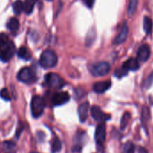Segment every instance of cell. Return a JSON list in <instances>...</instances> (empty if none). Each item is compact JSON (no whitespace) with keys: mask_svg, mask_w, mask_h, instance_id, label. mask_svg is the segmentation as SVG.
<instances>
[{"mask_svg":"<svg viewBox=\"0 0 153 153\" xmlns=\"http://www.w3.org/2000/svg\"><path fill=\"white\" fill-rule=\"evenodd\" d=\"M16 52V46L6 33H0V59L9 61Z\"/></svg>","mask_w":153,"mask_h":153,"instance_id":"cell-1","label":"cell"},{"mask_svg":"<svg viewBox=\"0 0 153 153\" xmlns=\"http://www.w3.org/2000/svg\"><path fill=\"white\" fill-rule=\"evenodd\" d=\"M58 57L57 54L51 50L44 51L40 58V64L43 68H51L57 65Z\"/></svg>","mask_w":153,"mask_h":153,"instance_id":"cell-2","label":"cell"},{"mask_svg":"<svg viewBox=\"0 0 153 153\" xmlns=\"http://www.w3.org/2000/svg\"><path fill=\"white\" fill-rule=\"evenodd\" d=\"M44 101L42 97L40 96H34L32 98V103H31V110H32V114L34 118L40 117L44 110Z\"/></svg>","mask_w":153,"mask_h":153,"instance_id":"cell-3","label":"cell"},{"mask_svg":"<svg viewBox=\"0 0 153 153\" xmlns=\"http://www.w3.org/2000/svg\"><path fill=\"white\" fill-rule=\"evenodd\" d=\"M17 79L19 81L29 84V83H33L35 81L36 79V76L33 72V70L31 68L25 67L23 68L17 74Z\"/></svg>","mask_w":153,"mask_h":153,"instance_id":"cell-4","label":"cell"},{"mask_svg":"<svg viewBox=\"0 0 153 153\" xmlns=\"http://www.w3.org/2000/svg\"><path fill=\"white\" fill-rule=\"evenodd\" d=\"M90 71L95 76H105L110 71V64L106 61H100L92 65Z\"/></svg>","mask_w":153,"mask_h":153,"instance_id":"cell-5","label":"cell"},{"mask_svg":"<svg viewBox=\"0 0 153 153\" xmlns=\"http://www.w3.org/2000/svg\"><path fill=\"white\" fill-rule=\"evenodd\" d=\"M46 84L53 88H61L65 82L61 76L56 73H49L45 76Z\"/></svg>","mask_w":153,"mask_h":153,"instance_id":"cell-6","label":"cell"},{"mask_svg":"<svg viewBox=\"0 0 153 153\" xmlns=\"http://www.w3.org/2000/svg\"><path fill=\"white\" fill-rule=\"evenodd\" d=\"M91 115L93 117L94 120L99 122V123H104L105 121H107L108 119H110V115L109 114H105L99 106L97 105H94L91 108Z\"/></svg>","mask_w":153,"mask_h":153,"instance_id":"cell-7","label":"cell"},{"mask_svg":"<svg viewBox=\"0 0 153 153\" xmlns=\"http://www.w3.org/2000/svg\"><path fill=\"white\" fill-rule=\"evenodd\" d=\"M128 34H129V27H128V25L126 24V22H124L120 28L119 33L116 35V37L114 41V43L117 44V45L122 44L123 42H124L126 41Z\"/></svg>","mask_w":153,"mask_h":153,"instance_id":"cell-8","label":"cell"},{"mask_svg":"<svg viewBox=\"0 0 153 153\" xmlns=\"http://www.w3.org/2000/svg\"><path fill=\"white\" fill-rule=\"evenodd\" d=\"M95 139L98 145H103L105 140V125L104 123H100L95 133Z\"/></svg>","mask_w":153,"mask_h":153,"instance_id":"cell-9","label":"cell"},{"mask_svg":"<svg viewBox=\"0 0 153 153\" xmlns=\"http://www.w3.org/2000/svg\"><path fill=\"white\" fill-rule=\"evenodd\" d=\"M69 100V95L67 92H57L52 97V104L54 105H61Z\"/></svg>","mask_w":153,"mask_h":153,"instance_id":"cell-10","label":"cell"},{"mask_svg":"<svg viewBox=\"0 0 153 153\" xmlns=\"http://www.w3.org/2000/svg\"><path fill=\"white\" fill-rule=\"evenodd\" d=\"M150 56V50H149V47L147 45V44H143L141 45L139 50H138V52H137V59L139 61H141V62H145L149 59Z\"/></svg>","mask_w":153,"mask_h":153,"instance_id":"cell-11","label":"cell"},{"mask_svg":"<svg viewBox=\"0 0 153 153\" xmlns=\"http://www.w3.org/2000/svg\"><path fill=\"white\" fill-rule=\"evenodd\" d=\"M122 68L127 72H129L130 70H137L140 68V61L135 58H130L123 64Z\"/></svg>","mask_w":153,"mask_h":153,"instance_id":"cell-12","label":"cell"},{"mask_svg":"<svg viewBox=\"0 0 153 153\" xmlns=\"http://www.w3.org/2000/svg\"><path fill=\"white\" fill-rule=\"evenodd\" d=\"M111 81L107 80V81H101V82H97L93 86V89L96 93L97 94H102L105 93L106 90H108L111 88Z\"/></svg>","mask_w":153,"mask_h":153,"instance_id":"cell-13","label":"cell"},{"mask_svg":"<svg viewBox=\"0 0 153 153\" xmlns=\"http://www.w3.org/2000/svg\"><path fill=\"white\" fill-rule=\"evenodd\" d=\"M88 109H89L88 102H85L79 106V120L82 123H84L88 118Z\"/></svg>","mask_w":153,"mask_h":153,"instance_id":"cell-14","label":"cell"},{"mask_svg":"<svg viewBox=\"0 0 153 153\" xmlns=\"http://www.w3.org/2000/svg\"><path fill=\"white\" fill-rule=\"evenodd\" d=\"M7 28L9 29V31L13 33L16 34L19 29V21L17 18L16 17H12L8 20L7 22Z\"/></svg>","mask_w":153,"mask_h":153,"instance_id":"cell-15","label":"cell"},{"mask_svg":"<svg viewBox=\"0 0 153 153\" xmlns=\"http://www.w3.org/2000/svg\"><path fill=\"white\" fill-rule=\"evenodd\" d=\"M17 55H18L19 58H21V59H23L25 60H28L32 57V54H31L30 51L26 47H24V46L19 48V50L17 51Z\"/></svg>","mask_w":153,"mask_h":153,"instance_id":"cell-16","label":"cell"},{"mask_svg":"<svg viewBox=\"0 0 153 153\" xmlns=\"http://www.w3.org/2000/svg\"><path fill=\"white\" fill-rule=\"evenodd\" d=\"M152 27H153V24H152L151 18L149 17V16H145L144 20H143V29H144L146 34H150L151 33Z\"/></svg>","mask_w":153,"mask_h":153,"instance_id":"cell-17","label":"cell"},{"mask_svg":"<svg viewBox=\"0 0 153 153\" xmlns=\"http://www.w3.org/2000/svg\"><path fill=\"white\" fill-rule=\"evenodd\" d=\"M35 5V0H25L24 2V12L27 15H30Z\"/></svg>","mask_w":153,"mask_h":153,"instance_id":"cell-18","label":"cell"},{"mask_svg":"<svg viewBox=\"0 0 153 153\" xmlns=\"http://www.w3.org/2000/svg\"><path fill=\"white\" fill-rule=\"evenodd\" d=\"M137 7H138V0H130L128 9H127V13L130 16H133L136 13Z\"/></svg>","mask_w":153,"mask_h":153,"instance_id":"cell-19","label":"cell"},{"mask_svg":"<svg viewBox=\"0 0 153 153\" xmlns=\"http://www.w3.org/2000/svg\"><path fill=\"white\" fill-rule=\"evenodd\" d=\"M13 10L16 15H20L22 13V11L24 10V3L21 0H16L13 4Z\"/></svg>","mask_w":153,"mask_h":153,"instance_id":"cell-20","label":"cell"},{"mask_svg":"<svg viewBox=\"0 0 153 153\" xmlns=\"http://www.w3.org/2000/svg\"><path fill=\"white\" fill-rule=\"evenodd\" d=\"M61 149V142L58 138H55L52 141V145H51V151L53 153H56L58 151H59Z\"/></svg>","mask_w":153,"mask_h":153,"instance_id":"cell-21","label":"cell"},{"mask_svg":"<svg viewBox=\"0 0 153 153\" xmlns=\"http://www.w3.org/2000/svg\"><path fill=\"white\" fill-rule=\"evenodd\" d=\"M123 153H134V145L132 142L129 141L124 144Z\"/></svg>","mask_w":153,"mask_h":153,"instance_id":"cell-22","label":"cell"},{"mask_svg":"<svg viewBox=\"0 0 153 153\" xmlns=\"http://www.w3.org/2000/svg\"><path fill=\"white\" fill-rule=\"evenodd\" d=\"M130 118H131L130 113H125V114H123V118H122V121H121V129H122V130L125 129V127L127 126V124H128V123H129Z\"/></svg>","mask_w":153,"mask_h":153,"instance_id":"cell-23","label":"cell"},{"mask_svg":"<svg viewBox=\"0 0 153 153\" xmlns=\"http://www.w3.org/2000/svg\"><path fill=\"white\" fill-rule=\"evenodd\" d=\"M153 84V72L150 73L147 78L145 79L144 82H143V87L145 88H149L151 87V85Z\"/></svg>","mask_w":153,"mask_h":153,"instance_id":"cell-24","label":"cell"},{"mask_svg":"<svg viewBox=\"0 0 153 153\" xmlns=\"http://www.w3.org/2000/svg\"><path fill=\"white\" fill-rule=\"evenodd\" d=\"M0 97H1L4 100L6 101H10L11 100V96L8 92V90L7 88H3L1 91H0Z\"/></svg>","mask_w":153,"mask_h":153,"instance_id":"cell-25","label":"cell"},{"mask_svg":"<svg viewBox=\"0 0 153 153\" xmlns=\"http://www.w3.org/2000/svg\"><path fill=\"white\" fill-rule=\"evenodd\" d=\"M127 74H128V72L125 69H123V68H120L116 69L115 73H114L115 76H117V78H119V79L122 78V76H125V75H127Z\"/></svg>","mask_w":153,"mask_h":153,"instance_id":"cell-26","label":"cell"},{"mask_svg":"<svg viewBox=\"0 0 153 153\" xmlns=\"http://www.w3.org/2000/svg\"><path fill=\"white\" fill-rule=\"evenodd\" d=\"M4 146H5V149H7V150H9V151H12L14 149V148L16 147L15 143L12 142V141H6L4 143Z\"/></svg>","mask_w":153,"mask_h":153,"instance_id":"cell-27","label":"cell"},{"mask_svg":"<svg viewBox=\"0 0 153 153\" xmlns=\"http://www.w3.org/2000/svg\"><path fill=\"white\" fill-rule=\"evenodd\" d=\"M83 2L88 8H92L95 3V0H83Z\"/></svg>","mask_w":153,"mask_h":153,"instance_id":"cell-28","label":"cell"},{"mask_svg":"<svg viewBox=\"0 0 153 153\" xmlns=\"http://www.w3.org/2000/svg\"><path fill=\"white\" fill-rule=\"evenodd\" d=\"M139 153H148V151L144 148H140L139 149Z\"/></svg>","mask_w":153,"mask_h":153,"instance_id":"cell-29","label":"cell"},{"mask_svg":"<svg viewBox=\"0 0 153 153\" xmlns=\"http://www.w3.org/2000/svg\"><path fill=\"white\" fill-rule=\"evenodd\" d=\"M31 153H38V152H36V151H32Z\"/></svg>","mask_w":153,"mask_h":153,"instance_id":"cell-30","label":"cell"}]
</instances>
